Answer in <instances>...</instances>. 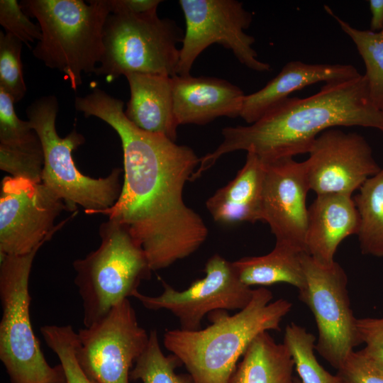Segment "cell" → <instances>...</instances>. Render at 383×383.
<instances>
[{
	"label": "cell",
	"mask_w": 383,
	"mask_h": 383,
	"mask_svg": "<svg viewBox=\"0 0 383 383\" xmlns=\"http://www.w3.org/2000/svg\"><path fill=\"white\" fill-rule=\"evenodd\" d=\"M172 79L173 110L179 125H204L218 117L240 116L245 94L227 80L176 75Z\"/></svg>",
	"instance_id": "2e32d148"
},
{
	"label": "cell",
	"mask_w": 383,
	"mask_h": 383,
	"mask_svg": "<svg viewBox=\"0 0 383 383\" xmlns=\"http://www.w3.org/2000/svg\"><path fill=\"white\" fill-rule=\"evenodd\" d=\"M265 170V161L252 152H247L245 165L236 176L206 203L214 221L223 223L261 221Z\"/></svg>",
	"instance_id": "44dd1931"
},
{
	"label": "cell",
	"mask_w": 383,
	"mask_h": 383,
	"mask_svg": "<svg viewBox=\"0 0 383 383\" xmlns=\"http://www.w3.org/2000/svg\"><path fill=\"white\" fill-rule=\"evenodd\" d=\"M305 285L299 299L312 311L318 333L315 350L338 369L354 348L362 344L357 319L350 309L345 270L335 261L329 266L316 262L302 252Z\"/></svg>",
	"instance_id": "9c48e42d"
},
{
	"label": "cell",
	"mask_w": 383,
	"mask_h": 383,
	"mask_svg": "<svg viewBox=\"0 0 383 383\" xmlns=\"http://www.w3.org/2000/svg\"><path fill=\"white\" fill-rule=\"evenodd\" d=\"M353 200L360 216L357 235L362 253L383 257V167L364 182Z\"/></svg>",
	"instance_id": "cb8c5ba5"
},
{
	"label": "cell",
	"mask_w": 383,
	"mask_h": 383,
	"mask_svg": "<svg viewBox=\"0 0 383 383\" xmlns=\"http://www.w3.org/2000/svg\"><path fill=\"white\" fill-rule=\"evenodd\" d=\"M23 11L37 19L41 38L32 50L47 67L63 73L73 90L82 74L94 73L104 52L109 0H23Z\"/></svg>",
	"instance_id": "277c9868"
},
{
	"label": "cell",
	"mask_w": 383,
	"mask_h": 383,
	"mask_svg": "<svg viewBox=\"0 0 383 383\" xmlns=\"http://www.w3.org/2000/svg\"><path fill=\"white\" fill-rule=\"evenodd\" d=\"M272 293L254 289L250 303L233 315L226 310L209 313L211 324L204 329L167 331L165 348L185 366L194 383H228L238 359L260 333L279 331L280 323L292 304Z\"/></svg>",
	"instance_id": "3957f363"
},
{
	"label": "cell",
	"mask_w": 383,
	"mask_h": 383,
	"mask_svg": "<svg viewBox=\"0 0 383 383\" xmlns=\"http://www.w3.org/2000/svg\"><path fill=\"white\" fill-rule=\"evenodd\" d=\"M22 45L23 43L13 35L0 31V88L15 103L23 99L27 92L23 74Z\"/></svg>",
	"instance_id": "f1b7e54d"
},
{
	"label": "cell",
	"mask_w": 383,
	"mask_h": 383,
	"mask_svg": "<svg viewBox=\"0 0 383 383\" xmlns=\"http://www.w3.org/2000/svg\"><path fill=\"white\" fill-rule=\"evenodd\" d=\"M123 102L93 87L77 96L74 107L94 116L118 134L123 155V183L111 207L93 212L123 224L145 252L152 271L166 268L194 252L208 229L200 216L183 200L200 158L189 147L144 131L126 116Z\"/></svg>",
	"instance_id": "6da1fadb"
},
{
	"label": "cell",
	"mask_w": 383,
	"mask_h": 383,
	"mask_svg": "<svg viewBox=\"0 0 383 383\" xmlns=\"http://www.w3.org/2000/svg\"><path fill=\"white\" fill-rule=\"evenodd\" d=\"M184 31L157 13L135 15L111 12L104 27V52L95 74L111 83L129 73L177 75L178 43Z\"/></svg>",
	"instance_id": "ba28073f"
},
{
	"label": "cell",
	"mask_w": 383,
	"mask_h": 383,
	"mask_svg": "<svg viewBox=\"0 0 383 383\" xmlns=\"http://www.w3.org/2000/svg\"><path fill=\"white\" fill-rule=\"evenodd\" d=\"M357 328L365 348L361 350L383 370V317L357 319Z\"/></svg>",
	"instance_id": "1f68e13d"
},
{
	"label": "cell",
	"mask_w": 383,
	"mask_h": 383,
	"mask_svg": "<svg viewBox=\"0 0 383 383\" xmlns=\"http://www.w3.org/2000/svg\"><path fill=\"white\" fill-rule=\"evenodd\" d=\"M369 5L372 13L370 30L379 31L383 28V0H370Z\"/></svg>",
	"instance_id": "836d02e7"
},
{
	"label": "cell",
	"mask_w": 383,
	"mask_h": 383,
	"mask_svg": "<svg viewBox=\"0 0 383 383\" xmlns=\"http://www.w3.org/2000/svg\"><path fill=\"white\" fill-rule=\"evenodd\" d=\"M99 233V248L73 262L85 327L132 296L152 272L143 248L123 224L109 218L100 225Z\"/></svg>",
	"instance_id": "5b68a950"
},
{
	"label": "cell",
	"mask_w": 383,
	"mask_h": 383,
	"mask_svg": "<svg viewBox=\"0 0 383 383\" xmlns=\"http://www.w3.org/2000/svg\"><path fill=\"white\" fill-rule=\"evenodd\" d=\"M160 0H109L111 12H126L135 15L156 13Z\"/></svg>",
	"instance_id": "d6a6232c"
},
{
	"label": "cell",
	"mask_w": 383,
	"mask_h": 383,
	"mask_svg": "<svg viewBox=\"0 0 383 383\" xmlns=\"http://www.w3.org/2000/svg\"><path fill=\"white\" fill-rule=\"evenodd\" d=\"M149 334L128 299L101 320L77 333L76 358L96 383H130L133 365L145 350Z\"/></svg>",
	"instance_id": "8fae6325"
},
{
	"label": "cell",
	"mask_w": 383,
	"mask_h": 383,
	"mask_svg": "<svg viewBox=\"0 0 383 383\" xmlns=\"http://www.w3.org/2000/svg\"><path fill=\"white\" fill-rule=\"evenodd\" d=\"M360 216L352 196L317 195L308 208L306 252L323 266L331 265L340 243L357 235Z\"/></svg>",
	"instance_id": "e0dca14e"
},
{
	"label": "cell",
	"mask_w": 383,
	"mask_h": 383,
	"mask_svg": "<svg viewBox=\"0 0 383 383\" xmlns=\"http://www.w3.org/2000/svg\"><path fill=\"white\" fill-rule=\"evenodd\" d=\"M315 336L294 323L285 328L284 344L294 362V369L302 383H342L337 374L326 371L315 355Z\"/></svg>",
	"instance_id": "4316f807"
},
{
	"label": "cell",
	"mask_w": 383,
	"mask_h": 383,
	"mask_svg": "<svg viewBox=\"0 0 383 383\" xmlns=\"http://www.w3.org/2000/svg\"><path fill=\"white\" fill-rule=\"evenodd\" d=\"M361 75L351 65L306 64L290 61L261 89L245 95L240 117L252 124L295 91L319 82L344 80Z\"/></svg>",
	"instance_id": "ac0fdd59"
},
{
	"label": "cell",
	"mask_w": 383,
	"mask_h": 383,
	"mask_svg": "<svg viewBox=\"0 0 383 383\" xmlns=\"http://www.w3.org/2000/svg\"><path fill=\"white\" fill-rule=\"evenodd\" d=\"M305 161L310 190L316 195L352 194L381 167L361 135L330 128L313 142Z\"/></svg>",
	"instance_id": "5bb4252c"
},
{
	"label": "cell",
	"mask_w": 383,
	"mask_h": 383,
	"mask_svg": "<svg viewBox=\"0 0 383 383\" xmlns=\"http://www.w3.org/2000/svg\"><path fill=\"white\" fill-rule=\"evenodd\" d=\"M185 31L179 49L177 75L189 76L194 61L209 46L218 44L232 51L248 68L265 72L269 63L260 61L252 45L255 40L245 33L252 15L236 0H179Z\"/></svg>",
	"instance_id": "30bf717a"
},
{
	"label": "cell",
	"mask_w": 383,
	"mask_h": 383,
	"mask_svg": "<svg viewBox=\"0 0 383 383\" xmlns=\"http://www.w3.org/2000/svg\"><path fill=\"white\" fill-rule=\"evenodd\" d=\"M131 97L124 113L138 128L175 141L178 124L173 110L171 77L129 73Z\"/></svg>",
	"instance_id": "ffe728a7"
},
{
	"label": "cell",
	"mask_w": 383,
	"mask_h": 383,
	"mask_svg": "<svg viewBox=\"0 0 383 383\" xmlns=\"http://www.w3.org/2000/svg\"><path fill=\"white\" fill-rule=\"evenodd\" d=\"M0 24L6 31L28 46L39 41L42 33L39 25L33 23L16 0L0 1Z\"/></svg>",
	"instance_id": "f546056e"
},
{
	"label": "cell",
	"mask_w": 383,
	"mask_h": 383,
	"mask_svg": "<svg viewBox=\"0 0 383 383\" xmlns=\"http://www.w3.org/2000/svg\"><path fill=\"white\" fill-rule=\"evenodd\" d=\"M204 277L184 291H177L162 281L164 291L157 296L136 290L133 297L150 310L166 309L179 321L180 329L201 328L204 316L217 310H241L251 301L254 289L239 279L232 262L216 254L205 265Z\"/></svg>",
	"instance_id": "4fadbf2b"
},
{
	"label": "cell",
	"mask_w": 383,
	"mask_h": 383,
	"mask_svg": "<svg viewBox=\"0 0 383 383\" xmlns=\"http://www.w3.org/2000/svg\"><path fill=\"white\" fill-rule=\"evenodd\" d=\"M302 252H304L275 244L267 255L243 257L232 264L240 282L248 287L287 283L299 291L305 285Z\"/></svg>",
	"instance_id": "603a6c76"
},
{
	"label": "cell",
	"mask_w": 383,
	"mask_h": 383,
	"mask_svg": "<svg viewBox=\"0 0 383 383\" xmlns=\"http://www.w3.org/2000/svg\"><path fill=\"white\" fill-rule=\"evenodd\" d=\"M337 370L342 383H383V370L361 350L350 353Z\"/></svg>",
	"instance_id": "4dcf8cb0"
},
{
	"label": "cell",
	"mask_w": 383,
	"mask_h": 383,
	"mask_svg": "<svg viewBox=\"0 0 383 383\" xmlns=\"http://www.w3.org/2000/svg\"><path fill=\"white\" fill-rule=\"evenodd\" d=\"M294 369L286 345L264 331L250 343L228 383H299Z\"/></svg>",
	"instance_id": "7402d4cb"
},
{
	"label": "cell",
	"mask_w": 383,
	"mask_h": 383,
	"mask_svg": "<svg viewBox=\"0 0 383 383\" xmlns=\"http://www.w3.org/2000/svg\"><path fill=\"white\" fill-rule=\"evenodd\" d=\"M181 365L182 363L177 356L162 353L157 331L153 329L149 333L145 350L130 372V379L140 380L143 383H194L189 374L175 372Z\"/></svg>",
	"instance_id": "484cf974"
},
{
	"label": "cell",
	"mask_w": 383,
	"mask_h": 383,
	"mask_svg": "<svg viewBox=\"0 0 383 383\" xmlns=\"http://www.w3.org/2000/svg\"><path fill=\"white\" fill-rule=\"evenodd\" d=\"M265 162L261 221L269 225L275 244L306 252V197L310 188L304 162L293 157Z\"/></svg>",
	"instance_id": "9a60e30c"
},
{
	"label": "cell",
	"mask_w": 383,
	"mask_h": 383,
	"mask_svg": "<svg viewBox=\"0 0 383 383\" xmlns=\"http://www.w3.org/2000/svg\"><path fill=\"white\" fill-rule=\"evenodd\" d=\"M40 248L23 255H0V360L10 383H65L62 366L48 363L31 325L29 278Z\"/></svg>",
	"instance_id": "52a82bcc"
},
{
	"label": "cell",
	"mask_w": 383,
	"mask_h": 383,
	"mask_svg": "<svg viewBox=\"0 0 383 383\" xmlns=\"http://www.w3.org/2000/svg\"><path fill=\"white\" fill-rule=\"evenodd\" d=\"M69 208L42 182L6 176L0 189V255H23L48 242L69 220Z\"/></svg>",
	"instance_id": "7c38bea8"
},
{
	"label": "cell",
	"mask_w": 383,
	"mask_h": 383,
	"mask_svg": "<svg viewBox=\"0 0 383 383\" xmlns=\"http://www.w3.org/2000/svg\"><path fill=\"white\" fill-rule=\"evenodd\" d=\"M299 383H302V382H301V380H300Z\"/></svg>",
	"instance_id": "e575fe53"
},
{
	"label": "cell",
	"mask_w": 383,
	"mask_h": 383,
	"mask_svg": "<svg viewBox=\"0 0 383 383\" xmlns=\"http://www.w3.org/2000/svg\"><path fill=\"white\" fill-rule=\"evenodd\" d=\"M335 126H361L383 133V111L372 102L365 75L326 82L306 97H289L248 126L223 128V141L200 157L196 179L223 155L245 150L265 162L309 153L316 138Z\"/></svg>",
	"instance_id": "7a4b0ae2"
},
{
	"label": "cell",
	"mask_w": 383,
	"mask_h": 383,
	"mask_svg": "<svg viewBox=\"0 0 383 383\" xmlns=\"http://www.w3.org/2000/svg\"><path fill=\"white\" fill-rule=\"evenodd\" d=\"M58 111V101L54 95L36 99L26 110L43 149L41 182L62 199L71 212L79 206L86 214L91 215L112 206L121 192L123 170L114 168L107 177L98 179L79 172L72 152L84 143V137L75 129L65 138L59 136L56 130Z\"/></svg>",
	"instance_id": "8992f818"
},
{
	"label": "cell",
	"mask_w": 383,
	"mask_h": 383,
	"mask_svg": "<svg viewBox=\"0 0 383 383\" xmlns=\"http://www.w3.org/2000/svg\"><path fill=\"white\" fill-rule=\"evenodd\" d=\"M325 10L338 22L343 31L355 43L366 67V77L370 99L383 111V28L377 32L360 30L337 16L330 7Z\"/></svg>",
	"instance_id": "d4e9b609"
},
{
	"label": "cell",
	"mask_w": 383,
	"mask_h": 383,
	"mask_svg": "<svg viewBox=\"0 0 383 383\" xmlns=\"http://www.w3.org/2000/svg\"><path fill=\"white\" fill-rule=\"evenodd\" d=\"M40 332L62 366L65 383H96L84 373L76 358L77 333L72 326H44Z\"/></svg>",
	"instance_id": "83f0119b"
},
{
	"label": "cell",
	"mask_w": 383,
	"mask_h": 383,
	"mask_svg": "<svg viewBox=\"0 0 383 383\" xmlns=\"http://www.w3.org/2000/svg\"><path fill=\"white\" fill-rule=\"evenodd\" d=\"M15 102L0 88V169L11 177L41 182L44 152L28 121L16 115Z\"/></svg>",
	"instance_id": "d6986e66"
}]
</instances>
